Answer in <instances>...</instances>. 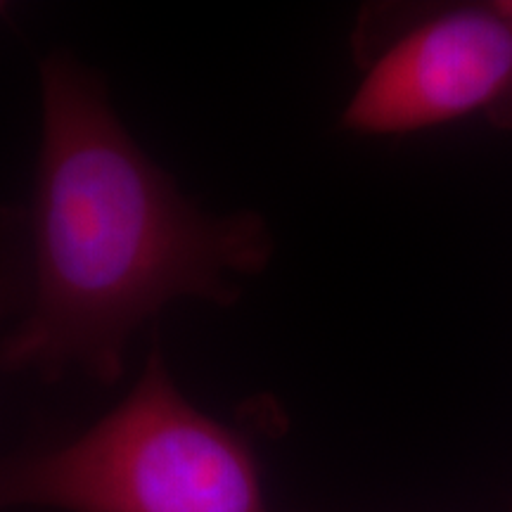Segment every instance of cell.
<instances>
[{"label":"cell","instance_id":"obj_3","mask_svg":"<svg viewBox=\"0 0 512 512\" xmlns=\"http://www.w3.org/2000/svg\"><path fill=\"white\" fill-rule=\"evenodd\" d=\"M512 88V24L498 8L453 10L420 24L368 69L342 126L399 136L491 107Z\"/></svg>","mask_w":512,"mask_h":512},{"label":"cell","instance_id":"obj_2","mask_svg":"<svg viewBox=\"0 0 512 512\" xmlns=\"http://www.w3.org/2000/svg\"><path fill=\"white\" fill-rule=\"evenodd\" d=\"M0 508L268 512L252 446L178 392L159 349L79 437L0 460Z\"/></svg>","mask_w":512,"mask_h":512},{"label":"cell","instance_id":"obj_5","mask_svg":"<svg viewBox=\"0 0 512 512\" xmlns=\"http://www.w3.org/2000/svg\"><path fill=\"white\" fill-rule=\"evenodd\" d=\"M496 8L501 10L503 15H505V19H508V22L512 24V3H501V5H496Z\"/></svg>","mask_w":512,"mask_h":512},{"label":"cell","instance_id":"obj_4","mask_svg":"<svg viewBox=\"0 0 512 512\" xmlns=\"http://www.w3.org/2000/svg\"><path fill=\"white\" fill-rule=\"evenodd\" d=\"M15 223L17 219H0V320L12 309H17L22 302L24 287L29 290V278H24L22 259H19V242L12 240L17 238V233L10 235V228H15Z\"/></svg>","mask_w":512,"mask_h":512},{"label":"cell","instance_id":"obj_1","mask_svg":"<svg viewBox=\"0 0 512 512\" xmlns=\"http://www.w3.org/2000/svg\"><path fill=\"white\" fill-rule=\"evenodd\" d=\"M41 100L27 311L0 342V366L43 380L79 368L112 384L145 318L181 297L233 304L273 238L259 214L214 216L185 200L72 53L43 60Z\"/></svg>","mask_w":512,"mask_h":512}]
</instances>
